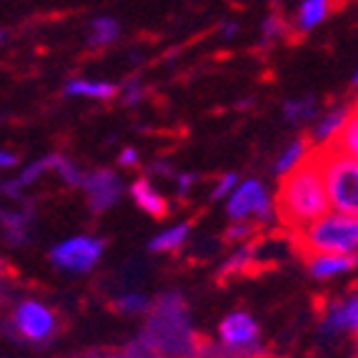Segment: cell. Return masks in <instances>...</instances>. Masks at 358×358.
<instances>
[{
	"label": "cell",
	"mask_w": 358,
	"mask_h": 358,
	"mask_svg": "<svg viewBox=\"0 0 358 358\" xmlns=\"http://www.w3.org/2000/svg\"><path fill=\"white\" fill-rule=\"evenodd\" d=\"M318 113H321V108H318V101L313 96L291 98V101L283 103V118L291 126H308L318 118Z\"/></svg>",
	"instance_id": "16"
},
{
	"label": "cell",
	"mask_w": 358,
	"mask_h": 358,
	"mask_svg": "<svg viewBox=\"0 0 358 358\" xmlns=\"http://www.w3.org/2000/svg\"><path fill=\"white\" fill-rule=\"evenodd\" d=\"M353 115H356L353 103H348V106H336V108H331V110H326V113H318V118L313 120V131H310V138H308L310 145H318V148L331 145Z\"/></svg>",
	"instance_id": "10"
},
{
	"label": "cell",
	"mask_w": 358,
	"mask_h": 358,
	"mask_svg": "<svg viewBox=\"0 0 358 358\" xmlns=\"http://www.w3.org/2000/svg\"><path fill=\"white\" fill-rule=\"evenodd\" d=\"M236 185H238V176H236V173L221 176V178L215 180L213 191H210V201H223V198H228Z\"/></svg>",
	"instance_id": "27"
},
{
	"label": "cell",
	"mask_w": 358,
	"mask_h": 358,
	"mask_svg": "<svg viewBox=\"0 0 358 358\" xmlns=\"http://www.w3.org/2000/svg\"><path fill=\"white\" fill-rule=\"evenodd\" d=\"M256 223L251 221H231V226L226 228V241L228 243H241L256 236Z\"/></svg>",
	"instance_id": "25"
},
{
	"label": "cell",
	"mask_w": 358,
	"mask_h": 358,
	"mask_svg": "<svg viewBox=\"0 0 358 358\" xmlns=\"http://www.w3.org/2000/svg\"><path fill=\"white\" fill-rule=\"evenodd\" d=\"M68 98H93V101H110L115 98L118 88L108 80H90V78H73L63 88Z\"/></svg>",
	"instance_id": "14"
},
{
	"label": "cell",
	"mask_w": 358,
	"mask_h": 358,
	"mask_svg": "<svg viewBox=\"0 0 358 358\" xmlns=\"http://www.w3.org/2000/svg\"><path fill=\"white\" fill-rule=\"evenodd\" d=\"M6 43H8V30H6V28H0V48H3Z\"/></svg>",
	"instance_id": "33"
},
{
	"label": "cell",
	"mask_w": 358,
	"mask_h": 358,
	"mask_svg": "<svg viewBox=\"0 0 358 358\" xmlns=\"http://www.w3.org/2000/svg\"><path fill=\"white\" fill-rule=\"evenodd\" d=\"M198 176L196 173H176V191H178V198H185L191 193V188L196 185Z\"/></svg>",
	"instance_id": "28"
},
{
	"label": "cell",
	"mask_w": 358,
	"mask_h": 358,
	"mask_svg": "<svg viewBox=\"0 0 358 358\" xmlns=\"http://www.w3.org/2000/svg\"><path fill=\"white\" fill-rule=\"evenodd\" d=\"M115 308L120 310V313H126V316H145L150 310V299L145 296V293H126V296H120L118 301H115Z\"/></svg>",
	"instance_id": "22"
},
{
	"label": "cell",
	"mask_w": 358,
	"mask_h": 358,
	"mask_svg": "<svg viewBox=\"0 0 358 358\" xmlns=\"http://www.w3.org/2000/svg\"><path fill=\"white\" fill-rule=\"evenodd\" d=\"M8 329L13 331L15 338L25 341V343L48 346L53 336L58 334V318L43 301L25 299L13 308Z\"/></svg>",
	"instance_id": "6"
},
{
	"label": "cell",
	"mask_w": 358,
	"mask_h": 358,
	"mask_svg": "<svg viewBox=\"0 0 358 358\" xmlns=\"http://www.w3.org/2000/svg\"><path fill=\"white\" fill-rule=\"evenodd\" d=\"M53 173H58L60 178H63V183L71 185V188H80V183H83V171H80L71 158H66V155H60V153L55 155Z\"/></svg>",
	"instance_id": "23"
},
{
	"label": "cell",
	"mask_w": 358,
	"mask_h": 358,
	"mask_svg": "<svg viewBox=\"0 0 358 358\" xmlns=\"http://www.w3.org/2000/svg\"><path fill=\"white\" fill-rule=\"evenodd\" d=\"M331 148H336L338 153H346V155L358 158V118L356 115H353L346 126H343V131L336 136V141L331 143Z\"/></svg>",
	"instance_id": "21"
},
{
	"label": "cell",
	"mask_w": 358,
	"mask_h": 358,
	"mask_svg": "<svg viewBox=\"0 0 358 358\" xmlns=\"http://www.w3.org/2000/svg\"><path fill=\"white\" fill-rule=\"evenodd\" d=\"M321 173L331 210L356 215L358 213V158L338 153L331 145L318 148Z\"/></svg>",
	"instance_id": "4"
},
{
	"label": "cell",
	"mask_w": 358,
	"mask_h": 358,
	"mask_svg": "<svg viewBox=\"0 0 358 358\" xmlns=\"http://www.w3.org/2000/svg\"><path fill=\"white\" fill-rule=\"evenodd\" d=\"M258 358H266V356H258Z\"/></svg>",
	"instance_id": "35"
},
{
	"label": "cell",
	"mask_w": 358,
	"mask_h": 358,
	"mask_svg": "<svg viewBox=\"0 0 358 358\" xmlns=\"http://www.w3.org/2000/svg\"><path fill=\"white\" fill-rule=\"evenodd\" d=\"M0 226H3V233L13 245H20L28 238L30 215L25 210H0Z\"/></svg>",
	"instance_id": "19"
},
{
	"label": "cell",
	"mask_w": 358,
	"mask_h": 358,
	"mask_svg": "<svg viewBox=\"0 0 358 358\" xmlns=\"http://www.w3.org/2000/svg\"><path fill=\"white\" fill-rule=\"evenodd\" d=\"M273 208L275 215L296 231L321 218L323 213H329L331 206L329 196H326V185H323L321 153L318 150L310 153L296 171L283 176Z\"/></svg>",
	"instance_id": "2"
},
{
	"label": "cell",
	"mask_w": 358,
	"mask_h": 358,
	"mask_svg": "<svg viewBox=\"0 0 358 358\" xmlns=\"http://www.w3.org/2000/svg\"><path fill=\"white\" fill-rule=\"evenodd\" d=\"M191 236V223H176V226L166 228L150 241V251L153 253H173L183 248L185 241Z\"/></svg>",
	"instance_id": "18"
},
{
	"label": "cell",
	"mask_w": 358,
	"mask_h": 358,
	"mask_svg": "<svg viewBox=\"0 0 358 358\" xmlns=\"http://www.w3.org/2000/svg\"><path fill=\"white\" fill-rule=\"evenodd\" d=\"M288 36V23L281 18V15H268L261 25V41L266 45H273V43L283 41Z\"/></svg>",
	"instance_id": "24"
},
{
	"label": "cell",
	"mask_w": 358,
	"mask_h": 358,
	"mask_svg": "<svg viewBox=\"0 0 358 358\" xmlns=\"http://www.w3.org/2000/svg\"><path fill=\"white\" fill-rule=\"evenodd\" d=\"M106 251V241L96 236H73L50 248V263L66 273H90Z\"/></svg>",
	"instance_id": "7"
},
{
	"label": "cell",
	"mask_w": 358,
	"mask_h": 358,
	"mask_svg": "<svg viewBox=\"0 0 358 358\" xmlns=\"http://www.w3.org/2000/svg\"><path fill=\"white\" fill-rule=\"evenodd\" d=\"M0 358H3V356H0Z\"/></svg>",
	"instance_id": "36"
},
{
	"label": "cell",
	"mask_w": 358,
	"mask_h": 358,
	"mask_svg": "<svg viewBox=\"0 0 358 358\" xmlns=\"http://www.w3.org/2000/svg\"><path fill=\"white\" fill-rule=\"evenodd\" d=\"M80 188H83L88 208L93 213L110 210L123 198V193H126V185H123L120 176L115 171H110V168H96V171L83 173Z\"/></svg>",
	"instance_id": "8"
},
{
	"label": "cell",
	"mask_w": 358,
	"mask_h": 358,
	"mask_svg": "<svg viewBox=\"0 0 358 358\" xmlns=\"http://www.w3.org/2000/svg\"><path fill=\"white\" fill-rule=\"evenodd\" d=\"M18 153H13V150H0V168H15L18 166Z\"/></svg>",
	"instance_id": "32"
},
{
	"label": "cell",
	"mask_w": 358,
	"mask_h": 358,
	"mask_svg": "<svg viewBox=\"0 0 358 358\" xmlns=\"http://www.w3.org/2000/svg\"><path fill=\"white\" fill-rule=\"evenodd\" d=\"M226 213L231 221H251L256 226H268L275 218L268 185L258 178L238 180V185L228 196Z\"/></svg>",
	"instance_id": "5"
},
{
	"label": "cell",
	"mask_w": 358,
	"mask_h": 358,
	"mask_svg": "<svg viewBox=\"0 0 358 358\" xmlns=\"http://www.w3.org/2000/svg\"><path fill=\"white\" fill-rule=\"evenodd\" d=\"M131 198L136 201L138 208L143 210L145 215H150V218H166L168 210H171L168 208L166 196L155 188L153 180H150L148 176L133 180L131 183Z\"/></svg>",
	"instance_id": "12"
},
{
	"label": "cell",
	"mask_w": 358,
	"mask_h": 358,
	"mask_svg": "<svg viewBox=\"0 0 358 358\" xmlns=\"http://www.w3.org/2000/svg\"><path fill=\"white\" fill-rule=\"evenodd\" d=\"M6 293V283H3V261H0V296Z\"/></svg>",
	"instance_id": "34"
},
{
	"label": "cell",
	"mask_w": 358,
	"mask_h": 358,
	"mask_svg": "<svg viewBox=\"0 0 358 358\" xmlns=\"http://www.w3.org/2000/svg\"><path fill=\"white\" fill-rule=\"evenodd\" d=\"M308 155H310V141L306 136H299L296 141H291V143L281 150V155H278V161H275V166H273V173L283 178V176H288L291 171H296Z\"/></svg>",
	"instance_id": "15"
},
{
	"label": "cell",
	"mask_w": 358,
	"mask_h": 358,
	"mask_svg": "<svg viewBox=\"0 0 358 358\" xmlns=\"http://www.w3.org/2000/svg\"><path fill=\"white\" fill-rule=\"evenodd\" d=\"M150 176H161V178H176V171L171 163L166 161H153L150 163Z\"/></svg>",
	"instance_id": "30"
},
{
	"label": "cell",
	"mask_w": 358,
	"mask_h": 358,
	"mask_svg": "<svg viewBox=\"0 0 358 358\" xmlns=\"http://www.w3.org/2000/svg\"><path fill=\"white\" fill-rule=\"evenodd\" d=\"M120 38V23L110 15H98L93 18L88 28V45L96 50H103L108 45H113Z\"/></svg>",
	"instance_id": "17"
},
{
	"label": "cell",
	"mask_w": 358,
	"mask_h": 358,
	"mask_svg": "<svg viewBox=\"0 0 358 358\" xmlns=\"http://www.w3.org/2000/svg\"><path fill=\"white\" fill-rule=\"evenodd\" d=\"M334 8V0H301L299 10H296V30L299 33H310L321 23H326Z\"/></svg>",
	"instance_id": "13"
},
{
	"label": "cell",
	"mask_w": 358,
	"mask_h": 358,
	"mask_svg": "<svg viewBox=\"0 0 358 358\" xmlns=\"http://www.w3.org/2000/svg\"><path fill=\"white\" fill-rule=\"evenodd\" d=\"M308 273L318 281H331L336 275H346L356 268V253H310Z\"/></svg>",
	"instance_id": "11"
},
{
	"label": "cell",
	"mask_w": 358,
	"mask_h": 358,
	"mask_svg": "<svg viewBox=\"0 0 358 358\" xmlns=\"http://www.w3.org/2000/svg\"><path fill=\"white\" fill-rule=\"evenodd\" d=\"M296 238L310 253H356L358 248V218L338 210H329L308 226L296 231Z\"/></svg>",
	"instance_id": "3"
},
{
	"label": "cell",
	"mask_w": 358,
	"mask_h": 358,
	"mask_svg": "<svg viewBox=\"0 0 358 358\" xmlns=\"http://www.w3.org/2000/svg\"><path fill=\"white\" fill-rule=\"evenodd\" d=\"M241 33V25L233 23V20H226V23H221V38L223 41H233V38Z\"/></svg>",
	"instance_id": "31"
},
{
	"label": "cell",
	"mask_w": 358,
	"mask_h": 358,
	"mask_svg": "<svg viewBox=\"0 0 358 358\" xmlns=\"http://www.w3.org/2000/svg\"><path fill=\"white\" fill-rule=\"evenodd\" d=\"M253 256H256V253H253L251 245H243V248H238V251L233 253V256L221 266V271H218V278H221V281H226V278H231V275L245 273V268L251 266Z\"/></svg>",
	"instance_id": "20"
},
{
	"label": "cell",
	"mask_w": 358,
	"mask_h": 358,
	"mask_svg": "<svg viewBox=\"0 0 358 358\" xmlns=\"http://www.w3.org/2000/svg\"><path fill=\"white\" fill-rule=\"evenodd\" d=\"M141 341L161 358H198L203 343L193 334L188 308L178 291L163 293L155 303H150Z\"/></svg>",
	"instance_id": "1"
},
{
	"label": "cell",
	"mask_w": 358,
	"mask_h": 358,
	"mask_svg": "<svg viewBox=\"0 0 358 358\" xmlns=\"http://www.w3.org/2000/svg\"><path fill=\"white\" fill-rule=\"evenodd\" d=\"M120 96H123V103L126 106H138V103L145 98V85L138 80V78H131V80H126L123 83V88H120Z\"/></svg>",
	"instance_id": "26"
},
{
	"label": "cell",
	"mask_w": 358,
	"mask_h": 358,
	"mask_svg": "<svg viewBox=\"0 0 358 358\" xmlns=\"http://www.w3.org/2000/svg\"><path fill=\"white\" fill-rule=\"evenodd\" d=\"M358 329V299L356 293L346 299H336L329 303L321 318V336L326 338H341L346 334H356Z\"/></svg>",
	"instance_id": "9"
},
{
	"label": "cell",
	"mask_w": 358,
	"mask_h": 358,
	"mask_svg": "<svg viewBox=\"0 0 358 358\" xmlns=\"http://www.w3.org/2000/svg\"><path fill=\"white\" fill-rule=\"evenodd\" d=\"M118 163L123 168H136L138 163H141V153H138L136 148H123L118 155Z\"/></svg>",
	"instance_id": "29"
}]
</instances>
